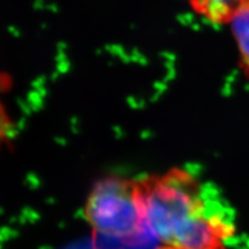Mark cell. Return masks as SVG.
<instances>
[{
	"label": "cell",
	"instance_id": "6da1fadb",
	"mask_svg": "<svg viewBox=\"0 0 249 249\" xmlns=\"http://www.w3.org/2000/svg\"><path fill=\"white\" fill-rule=\"evenodd\" d=\"M144 215L160 249H231L232 209L214 186L173 169L139 182Z\"/></svg>",
	"mask_w": 249,
	"mask_h": 249
},
{
	"label": "cell",
	"instance_id": "7a4b0ae2",
	"mask_svg": "<svg viewBox=\"0 0 249 249\" xmlns=\"http://www.w3.org/2000/svg\"><path fill=\"white\" fill-rule=\"evenodd\" d=\"M93 236L112 240L124 249L147 225L139 183L106 178L93 187L85 205Z\"/></svg>",
	"mask_w": 249,
	"mask_h": 249
},
{
	"label": "cell",
	"instance_id": "3957f363",
	"mask_svg": "<svg viewBox=\"0 0 249 249\" xmlns=\"http://www.w3.org/2000/svg\"><path fill=\"white\" fill-rule=\"evenodd\" d=\"M193 10L214 24H231L247 6L249 0H188Z\"/></svg>",
	"mask_w": 249,
	"mask_h": 249
},
{
	"label": "cell",
	"instance_id": "277c9868",
	"mask_svg": "<svg viewBox=\"0 0 249 249\" xmlns=\"http://www.w3.org/2000/svg\"><path fill=\"white\" fill-rule=\"evenodd\" d=\"M230 25L238 46L241 67L249 78V6L241 11Z\"/></svg>",
	"mask_w": 249,
	"mask_h": 249
},
{
	"label": "cell",
	"instance_id": "5b68a950",
	"mask_svg": "<svg viewBox=\"0 0 249 249\" xmlns=\"http://www.w3.org/2000/svg\"><path fill=\"white\" fill-rule=\"evenodd\" d=\"M62 249H98L95 244H93L92 240L91 242H79V243H74L69 245Z\"/></svg>",
	"mask_w": 249,
	"mask_h": 249
}]
</instances>
